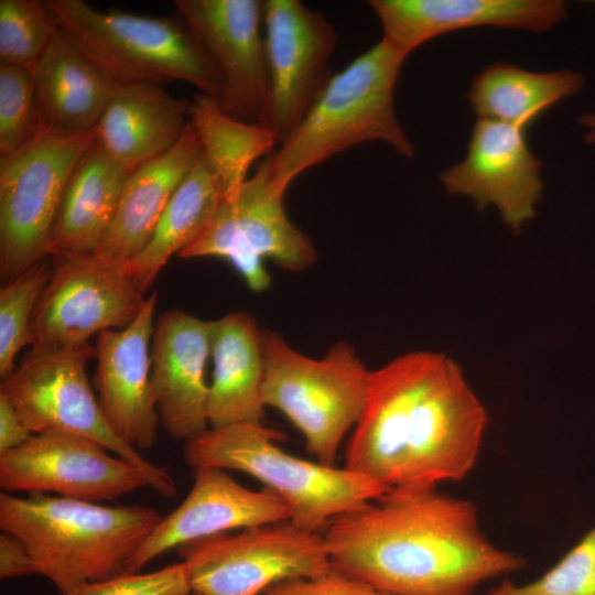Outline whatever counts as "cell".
Here are the masks:
<instances>
[{
	"instance_id": "cell-5",
	"label": "cell",
	"mask_w": 595,
	"mask_h": 595,
	"mask_svg": "<svg viewBox=\"0 0 595 595\" xmlns=\"http://www.w3.org/2000/svg\"><path fill=\"white\" fill-rule=\"evenodd\" d=\"M280 432L262 423L209 426L184 442L183 457L194 469L214 467L246 473L288 507L298 528L323 533L329 522L379 499L389 489L345 466H327L291 455L275 442Z\"/></svg>"
},
{
	"instance_id": "cell-31",
	"label": "cell",
	"mask_w": 595,
	"mask_h": 595,
	"mask_svg": "<svg viewBox=\"0 0 595 595\" xmlns=\"http://www.w3.org/2000/svg\"><path fill=\"white\" fill-rule=\"evenodd\" d=\"M485 595H595V526L538 580H505Z\"/></svg>"
},
{
	"instance_id": "cell-29",
	"label": "cell",
	"mask_w": 595,
	"mask_h": 595,
	"mask_svg": "<svg viewBox=\"0 0 595 595\" xmlns=\"http://www.w3.org/2000/svg\"><path fill=\"white\" fill-rule=\"evenodd\" d=\"M52 268L47 260L32 267L0 290V377L8 378L15 358L32 346L31 321L37 301L48 282Z\"/></svg>"
},
{
	"instance_id": "cell-27",
	"label": "cell",
	"mask_w": 595,
	"mask_h": 595,
	"mask_svg": "<svg viewBox=\"0 0 595 595\" xmlns=\"http://www.w3.org/2000/svg\"><path fill=\"white\" fill-rule=\"evenodd\" d=\"M584 83L582 74L569 69L536 73L496 63L474 76L467 98L478 119L526 130L548 108L578 93Z\"/></svg>"
},
{
	"instance_id": "cell-38",
	"label": "cell",
	"mask_w": 595,
	"mask_h": 595,
	"mask_svg": "<svg viewBox=\"0 0 595 595\" xmlns=\"http://www.w3.org/2000/svg\"><path fill=\"white\" fill-rule=\"evenodd\" d=\"M188 595H198L197 593L191 592Z\"/></svg>"
},
{
	"instance_id": "cell-37",
	"label": "cell",
	"mask_w": 595,
	"mask_h": 595,
	"mask_svg": "<svg viewBox=\"0 0 595 595\" xmlns=\"http://www.w3.org/2000/svg\"><path fill=\"white\" fill-rule=\"evenodd\" d=\"M581 122L588 128L585 139L588 142H595V115L583 116Z\"/></svg>"
},
{
	"instance_id": "cell-18",
	"label": "cell",
	"mask_w": 595,
	"mask_h": 595,
	"mask_svg": "<svg viewBox=\"0 0 595 595\" xmlns=\"http://www.w3.org/2000/svg\"><path fill=\"white\" fill-rule=\"evenodd\" d=\"M194 484L171 513L129 558L127 572H141L152 560L180 545L217 533L290 519L285 504L269 489H249L225 469L193 470Z\"/></svg>"
},
{
	"instance_id": "cell-8",
	"label": "cell",
	"mask_w": 595,
	"mask_h": 595,
	"mask_svg": "<svg viewBox=\"0 0 595 595\" xmlns=\"http://www.w3.org/2000/svg\"><path fill=\"white\" fill-rule=\"evenodd\" d=\"M94 357L90 343L31 347L2 380L0 394L12 403L32 434L56 431L96 441L141 470L160 496L173 497L176 485L169 469L149 462L108 423L87 377L86 366Z\"/></svg>"
},
{
	"instance_id": "cell-15",
	"label": "cell",
	"mask_w": 595,
	"mask_h": 595,
	"mask_svg": "<svg viewBox=\"0 0 595 595\" xmlns=\"http://www.w3.org/2000/svg\"><path fill=\"white\" fill-rule=\"evenodd\" d=\"M263 26L270 73L267 128L280 144L332 78L328 62L338 34L323 13L299 0H264Z\"/></svg>"
},
{
	"instance_id": "cell-12",
	"label": "cell",
	"mask_w": 595,
	"mask_h": 595,
	"mask_svg": "<svg viewBox=\"0 0 595 595\" xmlns=\"http://www.w3.org/2000/svg\"><path fill=\"white\" fill-rule=\"evenodd\" d=\"M52 271L35 306V348L88 344L104 331L129 326L148 296L126 271L96 252L51 257Z\"/></svg>"
},
{
	"instance_id": "cell-16",
	"label": "cell",
	"mask_w": 595,
	"mask_h": 595,
	"mask_svg": "<svg viewBox=\"0 0 595 595\" xmlns=\"http://www.w3.org/2000/svg\"><path fill=\"white\" fill-rule=\"evenodd\" d=\"M541 162L526 141L524 129L478 119L466 158L440 175L447 194H462L477 208L494 205L513 234L536 215L543 188Z\"/></svg>"
},
{
	"instance_id": "cell-36",
	"label": "cell",
	"mask_w": 595,
	"mask_h": 595,
	"mask_svg": "<svg viewBox=\"0 0 595 595\" xmlns=\"http://www.w3.org/2000/svg\"><path fill=\"white\" fill-rule=\"evenodd\" d=\"M32 436L12 403L0 394V453L13 450Z\"/></svg>"
},
{
	"instance_id": "cell-14",
	"label": "cell",
	"mask_w": 595,
	"mask_h": 595,
	"mask_svg": "<svg viewBox=\"0 0 595 595\" xmlns=\"http://www.w3.org/2000/svg\"><path fill=\"white\" fill-rule=\"evenodd\" d=\"M3 493L54 494L91 502L111 501L150 487L141 470L90 439L43 432L0 453Z\"/></svg>"
},
{
	"instance_id": "cell-19",
	"label": "cell",
	"mask_w": 595,
	"mask_h": 595,
	"mask_svg": "<svg viewBox=\"0 0 595 595\" xmlns=\"http://www.w3.org/2000/svg\"><path fill=\"white\" fill-rule=\"evenodd\" d=\"M212 321L178 309L155 317L151 342V386L160 425L175 440L187 441L209 428L208 383Z\"/></svg>"
},
{
	"instance_id": "cell-9",
	"label": "cell",
	"mask_w": 595,
	"mask_h": 595,
	"mask_svg": "<svg viewBox=\"0 0 595 595\" xmlns=\"http://www.w3.org/2000/svg\"><path fill=\"white\" fill-rule=\"evenodd\" d=\"M97 129L37 126L17 151L0 155V273L9 282L47 260L50 234L71 175Z\"/></svg>"
},
{
	"instance_id": "cell-21",
	"label": "cell",
	"mask_w": 595,
	"mask_h": 595,
	"mask_svg": "<svg viewBox=\"0 0 595 595\" xmlns=\"http://www.w3.org/2000/svg\"><path fill=\"white\" fill-rule=\"evenodd\" d=\"M33 79L39 125L64 132L97 129L118 84L58 26L33 64Z\"/></svg>"
},
{
	"instance_id": "cell-20",
	"label": "cell",
	"mask_w": 595,
	"mask_h": 595,
	"mask_svg": "<svg viewBox=\"0 0 595 595\" xmlns=\"http://www.w3.org/2000/svg\"><path fill=\"white\" fill-rule=\"evenodd\" d=\"M382 39L405 57L445 33L476 26L542 33L566 17L561 0H370Z\"/></svg>"
},
{
	"instance_id": "cell-25",
	"label": "cell",
	"mask_w": 595,
	"mask_h": 595,
	"mask_svg": "<svg viewBox=\"0 0 595 595\" xmlns=\"http://www.w3.org/2000/svg\"><path fill=\"white\" fill-rule=\"evenodd\" d=\"M131 172L112 158L97 138L65 187L50 234V257L97 251Z\"/></svg>"
},
{
	"instance_id": "cell-35",
	"label": "cell",
	"mask_w": 595,
	"mask_h": 595,
	"mask_svg": "<svg viewBox=\"0 0 595 595\" xmlns=\"http://www.w3.org/2000/svg\"><path fill=\"white\" fill-rule=\"evenodd\" d=\"M37 574L34 562L24 544L14 536L0 534V578Z\"/></svg>"
},
{
	"instance_id": "cell-23",
	"label": "cell",
	"mask_w": 595,
	"mask_h": 595,
	"mask_svg": "<svg viewBox=\"0 0 595 595\" xmlns=\"http://www.w3.org/2000/svg\"><path fill=\"white\" fill-rule=\"evenodd\" d=\"M210 359L209 426L262 423L264 358L261 329L250 313L235 311L212 321Z\"/></svg>"
},
{
	"instance_id": "cell-7",
	"label": "cell",
	"mask_w": 595,
	"mask_h": 595,
	"mask_svg": "<svg viewBox=\"0 0 595 595\" xmlns=\"http://www.w3.org/2000/svg\"><path fill=\"white\" fill-rule=\"evenodd\" d=\"M261 343L264 407L280 411L301 432L318 463L335 466L344 437L364 411L372 370L345 342L321 358L303 355L272 331L261 329Z\"/></svg>"
},
{
	"instance_id": "cell-24",
	"label": "cell",
	"mask_w": 595,
	"mask_h": 595,
	"mask_svg": "<svg viewBox=\"0 0 595 595\" xmlns=\"http://www.w3.org/2000/svg\"><path fill=\"white\" fill-rule=\"evenodd\" d=\"M199 154L198 138L188 122L170 151L133 170L122 188L110 228L95 252L119 266L137 257Z\"/></svg>"
},
{
	"instance_id": "cell-34",
	"label": "cell",
	"mask_w": 595,
	"mask_h": 595,
	"mask_svg": "<svg viewBox=\"0 0 595 595\" xmlns=\"http://www.w3.org/2000/svg\"><path fill=\"white\" fill-rule=\"evenodd\" d=\"M260 595H387L334 570L315 577L278 582Z\"/></svg>"
},
{
	"instance_id": "cell-4",
	"label": "cell",
	"mask_w": 595,
	"mask_h": 595,
	"mask_svg": "<svg viewBox=\"0 0 595 595\" xmlns=\"http://www.w3.org/2000/svg\"><path fill=\"white\" fill-rule=\"evenodd\" d=\"M404 60L381 39L333 75L301 123L263 161L271 183L285 193L310 167L367 141H383L400 155L412 158L414 147L394 109Z\"/></svg>"
},
{
	"instance_id": "cell-22",
	"label": "cell",
	"mask_w": 595,
	"mask_h": 595,
	"mask_svg": "<svg viewBox=\"0 0 595 595\" xmlns=\"http://www.w3.org/2000/svg\"><path fill=\"white\" fill-rule=\"evenodd\" d=\"M190 104L160 84L118 83L97 126L98 142L133 171L176 144L188 125Z\"/></svg>"
},
{
	"instance_id": "cell-33",
	"label": "cell",
	"mask_w": 595,
	"mask_h": 595,
	"mask_svg": "<svg viewBox=\"0 0 595 595\" xmlns=\"http://www.w3.org/2000/svg\"><path fill=\"white\" fill-rule=\"evenodd\" d=\"M191 592L187 569L182 561L149 573L125 572L83 583L65 595H188Z\"/></svg>"
},
{
	"instance_id": "cell-3",
	"label": "cell",
	"mask_w": 595,
	"mask_h": 595,
	"mask_svg": "<svg viewBox=\"0 0 595 595\" xmlns=\"http://www.w3.org/2000/svg\"><path fill=\"white\" fill-rule=\"evenodd\" d=\"M143 505L105 506L75 498L0 494V528L29 551L36 573L67 594L127 572L129 558L161 521Z\"/></svg>"
},
{
	"instance_id": "cell-30",
	"label": "cell",
	"mask_w": 595,
	"mask_h": 595,
	"mask_svg": "<svg viewBox=\"0 0 595 595\" xmlns=\"http://www.w3.org/2000/svg\"><path fill=\"white\" fill-rule=\"evenodd\" d=\"M56 30L44 0H0V64L33 65Z\"/></svg>"
},
{
	"instance_id": "cell-26",
	"label": "cell",
	"mask_w": 595,
	"mask_h": 595,
	"mask_svg": "<svg viewBox=\"0 0 595 595\" xmlns=\"http://www.w3.org/2000/svg\"><path fill=\"white\" fill-rule=\"evenodd\" d=\"M220 201V190L201 150L161 214L148 244L125 266L142 292H148L172 256H178L203 234Z\"/></svg>"
},
{
	"instance_id": "cell-11",
	"label": "cell",
	"mask_w": 595,
	"mask_h": 595,
	"mask_svg": "<svg viewBox=\"0 0 595 595\" xmlns=\"http://www.w3.org/2000/svg\"><path fill=\"white\" fill-rule=\"evenodd\" d=\"M284 195L271 183L262 162L234 201H220L203 234L178 257L225 259L258 293L271 285L266 260L286 271L306 270L316 262L317 252L288 217Z\"/></svg>"
},
{
	"instance_id": "cell-28",
	"label": "cell",
	"mask_w": 595,
	"mask_h": 595,
	"mask_svg": "<svg viewBox=\"0 0 595 595\" xmlns=\"http://www.w3.org/2000/svg\"><path fill=\"white\" fill-rule=\"evenodd\" d=\"M188 122L227 202L239 194L251 164L278 143L268 128L228 116L215 97L203 93L191 100Z\"/></svg>"
},
{
	"instance_id": "cell-13",
	"label": "cell",
	"mask_w": 595,
	"mask_h": 595,
	"mask_svg": "<svg viewBox=\"0 0 595 595\" xmlns=\"http://www.w3.org/2000/svg\"><path fill=\"white\" fill-rule=\"evenodd\" d=\"M186 24L212 61L219 80L216 98L228 116L267 128L270 73L262 35L263 1L175 0Z\"/></svg>"
},
{
	"instance_id": "cell-2",
	"label": "cell",
	"mask_w": 595,
	"mask_h": 595,
	"mask_svg": "<svg viewBox=\"0 0 595 595\" xmlns=\"http://www.w3.org/2000/svg\"><path fill=\"white\" fill-rule=\"evenodd\" d=\"M487 421L454 360L441 353H408L371 371L345 467L389 490L461 480L475 466Z\"/></svg>"
},
{
	"instance_id": "cell-6",
	"label": "cell",
	"mask_w": 595,
	"mask_h": 595,
	"mask_svg": "<svg viewBox=\"0 0 595 595\" xmlns=\"http://www.w3.org/2000/svg\"><path fill=\"white\" fill-rule=\"evenodd\" d=\"M44 2L57 26L113 80H181L219 96L220 80L212 61L181 19L105 12L84 0Z\"/></svg>"
},
{
	"instance_id": "cell-1",
	"label": "cell",
	"mask_w": 595,
	"mask_h": 595,
	"mask_svg": "<svg viewBox=\"0 0 595 595\" xmlns=\"http://www.w3.org/2000/svg\"><path fill=\"white\" fill-rule=\"evenodd\" d=\"M323 536L332 570L387 595H473L527 565L488 541L470 500L437 487L389 490L334 518Z\"/></svg>"
},
{
	"instance_id": "cell-17",
	"label": "cell",
	"mask_w": 595,
	"mask_h": 595,
	"mask_svg": "<svg viewBox=\"0 0 595 595\" xmlns=\"http://www.w3.org/2000/svg\"><path fill=\"white\" fill-rule=\"evenodd\" d=\"M158 292H152L138 317L122 329L96 336V369L91 383L100 408L115 431L138 451L158 440L160 418L151 386V342Z\"/></svg>"
},
{
	"instance_id": "cell-32",
	"label": "cell",
	"mask_w": 595,
	"mask_h": 595,
	"mask_svg": "<svg viewBox=\"0 0 595 595\" xmlns=\"http://www.w3.org/2000/svg\"><path fill=\"white\" fill-rule=\"evenodd\" d=\"M37 126L33 65L0 64V155L17 151Z\"/></svg>"
},
{
	"instance_id": "cell-10",
	"label": "cell",
	"mask_w": 595,
	"mask_h": 595,
	"mask_svg": "<svg viewBox=\"0 0 595 595\" xmlns=\"http://www.w3.org/2000/svg\"><path fill=\"white\" fill-rule=\"evenodd\" d=\"M176 551L198 595H260L278 582L332 571L323 533L290 520L204 537Z\"/></svg>"
}]
</instances>
